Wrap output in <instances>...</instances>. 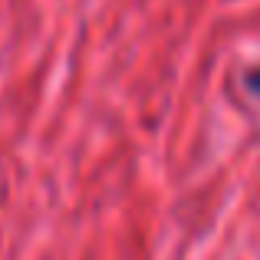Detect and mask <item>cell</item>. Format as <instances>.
I'll use <instances>...</instances> for the list:
<instances>
[{"label":"cell","mask_w":260,"mask_h":260,"mask_svg":"<svg viewBox=\"0 0 260 260\" xmlns=\"http://www.w3.org/2000/svg\"><path fill=\"white\" fill-rule=\"evenodd\" d=\"M247 86H250V89H254V92L260 95V66H257V70H250V73H247Z\"/></svg>","instance_id":"obj_1"}]
</instances>
